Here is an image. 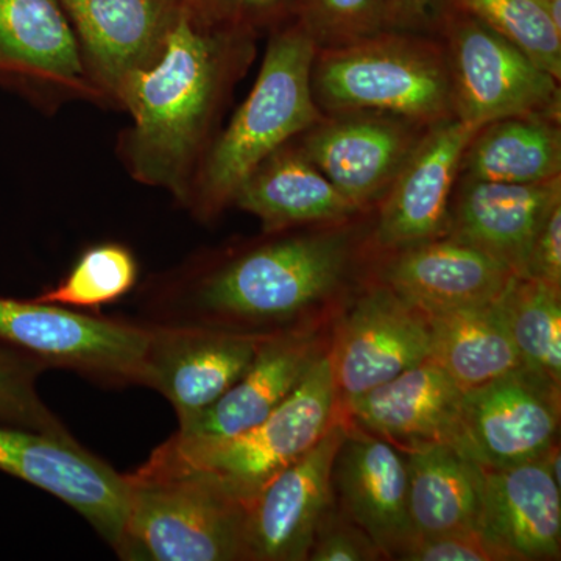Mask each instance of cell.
I'll list each match as a JSON object with an SVG mask.
<instances>
[{
	"instance_id": "18",
	"label": "cell",
	"mask_w": 561,
	"mask_h": 561,
	"mask_svg": "<svg viewBox=\"0 0 561 561\" xmlns=\"http://www.w3.org/2000/svg\"><path fill=\"white\" fill-rule=\"evenodd\" d=\"M79 39L84 66L105 105L117 106L133 76L160 58L176 0H58Z\"/></svg>"
},
{
	"instance_id": "1",
	"label": "cell",
	"mask_w": 561,
	"mask_h": 561,
	"mask_svg": "<svg viewBox=\"0 0 561 561\" xmlns=\"http://www.w3.org/2000/svg\"><path fill=\"white\" fill-rule=\"evenodd\" d=\"M371 214L191 254L136 294V320L267 335L330 321L368 278Z\"/></svg>"
},
{
	"instance_id": "37",
	"label": "cell",
	"mask_w": 561,
	"mask_h": 561,
	"mask_svg": "<svg viewBox=\"0 0 561 561\" xmlns=\"http://www.w3.org/2000/svg\"><path fill=\"white\" fill-rule=\"evenodd\" d=\"M449 0H386L387 31L437 35Z\"/></svg>"
},
{
	"instance_id": "2",
	"label": "cell",
	"mask_w": 561,
	"mask_h": 561,
	"mask_svg": "<svg viewBox=\"0 0 561 561\" xmlns=\"http://www.w3.org/2000/svg\"><path fill=\"white\" fill-rule=\"evenodd\" d=\"M257 39L206 27L180 7L160 58L133 76L117 101L131 119L117 154L133 180L183 206L232 91L256 58Z\"/></svg>"
},
{
	"instance_id": "4",
	"label": "cell",
	"mask_w": 561,
	"mask_h": 561,
	"mask_svg": "<svg viewBox=\"0 0 561 561\" xmlns=\"http://www.w3.org/2000/svg\"><path fill=\"white\" fill-rule=\"evenodd\" d=\"M127 482L119 559L247 561V504L209 472L151 454Z\"/></svg>"
},
{
	"instance_id": "36",
	"label": "cell",
	"mask_w": 561,
	"mask_h": 561,
	"mask_svg": "<svg viewBox=\"0 0 561 561\" xmlns=\"http://www.w3.org/2000/svg\"><path fill=\"white\" fill-rule=\"evenodd\" d=\"M523 276L561 289V201L538 228Z\"/></svg>"
},
{
	"instance_id": "24",
	"label": "cell",
	"mask_w": 561,
	"mask_h": 561,
	"mask_svg": "<svg viewBox=\"0 0 561 561\" xmlns=\"http://www.w3.org/2000/svg\"><path fill=\"white\" fill-rule=\"evenodd\" d=\"M232 206L257 217L265 232L341 224L368 214L343 197L294 139L243 180Z\"/></svg>"
},
{
	"instance_id": "28",
	"label": "cell",
	"mask_w": 561,
	"mask_h": 561,
	"mask_svg": "<svg viewBox=\"0 0 561 561\" xmlns=\"http://www.w3.org/2000/svg\"><path fill=\"white\" fill-rule=\"evenodd\" d=\"M497 302L524 368L561 387V289L515 275Z\"/></svg>"
},
{
	"instance_id": "13",
	"label": "cell",
	"mask_w": 561,
	"mask_h": 561,
	"mask_svg": "<svg viewBox=\"0 0 561 561\" xmlns=\"http://www.w3.org/2000/svg\"><path fill=\"white\" fill-rule=\"evenodd\" d=\"M561 387L522 368L463 393L461 453L483 468L541 459L559 445Z\"/></svg>"
},
{
	"instance_id": "30",
	"label": "cell",
	"mask_w": 561,
	"mask_h": 561,
	"mask_svg": "<svg viewBox=\"0 0 561 561\" xmlns=\"http://www.w3.org/2000/svg\"><path fill=\"white\" fill-rule=\"evenodd\" d=\"M449 5L467 11L561 80V32L542 0H449Z\"/></svg>"
},
{
	"instance_id": "32",
	"label": "cell",
	"mask_w": 561,
	"mask_h": 561,
	"mask_svg": "<svg viewBox=\"0 0 561 561\" xmlns=\"http://www.w3.org/2000/svg\"><path fill=\"white\" fill-rule=\"evenodd\" d=\"M294 21L317 49H335L387 31L386 0H297Z\"/></svg>"
},
{
	"instance_id": "9",
	"label": "cell",
	"mask_w": 561,
	"mask_h": 561,
	"mask_svg": "<svg viewBox=\"0 0 561 561\" xmlns=\"http://www.w3.org/2000/svg\"><path fill=\"white\" fill-rule=\"evenodd\" d=\"M339 400H353L430 359V317L370 275L332 323Z\"/></svg>"
},
{
	"instance_id": "21",
	"label": "cell",
	"mask_w": 561,
	"mask_h": 561,
	"mask_svg": "<svg viewBox=\"0 0 561 561\" xmlns=\"http://www.w3.org/2000/svg\"><path fill=\"white\" fill-rule=\"evenodd\" d=\"M465 391L427 359L360 397L342 402L343 416L402 453L431 445L459 449Z\"/></svg>"
},
{
	"instance_id": "34",
	"label": "cell",
	"mask_w": 561,
	"mask_h": 561,
	"mask_svg": "<svg viewBox=\"0 0 561 561\" xmlns=\"http://www.w3.org/2000/svg\"><path fill=\"white\" fill-rule=\"evenodd\" d=\"M379 560H386V557L378 545L334 501L317 527L308 561Z\"/></svg>"
},
{
	"instance_id": "11",
	"label": "cell",
	"mask_w": 561,
	"mask_h": 561,
	"mask_svg": "<svg viewBox=\"0 0 561 561\" xmlns=\"http://www.w3.org/2000/svg\"><path fill=\"white\" fill-rule=\"evenodd\" d=\"M334 320L267 335L241 378L206 411L179 427L162 443V448L172 453L195 451L253 430L289 397L312 365L328 353Z\"/></svg>"
},
{
	"instance_id": "35",
	"label": "cell",
	"mask_w": 561,
	"mask_h": 561,
	"mask_svg": "<svg viewBox=\"0 0 561 561\" xmlns=\"http://www.w3.org/2000/svg\"><path fill=\"white\" fill-rule=\"evenodd\" d=\"M402 561H502L479 531H456L421 538L402 553Z\"/></svg>"
},
{
	"instance_id": "16",
	"label": "cell",
	"mask_w": 561,
	"mask_h": 561,
	"mask_svg": "<svg viewBox=\"0 0 561 561\" xmlns=\"http://www.w3.org/2000/svg\"><path fill=\"white\" fill-rule=\"evenodd\" d=\"M346 434L342 416L312 449L265 483L247 505V561H308L334 504L332 468Z\"/></svg>"
},
{
	"instance_id": "14",
	"label": "cell",
	"mask_w": 561,
	"mask_h": 561,
	"mask_svg": "<svg viewBox=\"0 0 561 561\" xmlns=\"http://www.w3.org/2000/svg\"><path fill=\"white\" fill-rule=\"evenodd\" d=\"M478 128L454 117L426 131L373 210V257L446 234L461 154Z\"/></svg>"
},
{
	"instance_id": "6",
	"label": "cell",
	"mask_w": 561,
	"mask_h": 561,
	"mask_svg": "<svg viewBox=\"0 0 561 561\" xmlns=\"http://www.w3.org/2000/svg\"><path fill=\"white\" fill-rule=\"evenodd\" d=\"M342 416L330 354L324 353L253 430L195 451L172 453L158 446L151 454L209 472L249 505L265 483L312 449Z\"/></svg>"
},
{
	"instance_id": "38",
	"label": "cell",
	"mask_w": 561,
	"mask_h": 561,
	"mask_svg": "<svg viewBox=\"0 0 561 561\" xmlns=\"http://www.w3.org/2000/svg\"><path fill=\"white\" fill-rule=\"evenodd\" d=\"M549 20L561 32V0H542Z\"/></svg>"
},
{
	"instance_id": "22",
	"label": "cell",
	"mask_w": 561,
	"mask_h": 561,
	"mask_svg": "<svg viewBox=\"0 0 561 561\" xmlns=\"http://www.w3.org/2000/svg\"><path fill=\"white\" fill-rule=\"evenodd\" d=\"M560 201L561 176L546 183L507 184L459 175L445 236L523 276L535 234Z\"/></svg>"
},
{
	"instance_id": "19",
	"label": "cell",
	"mask_w": 561,
	"mask_h": 561,
	"mask_svg": "<svg viewBox=\"0 0 561 561\" xmlns=\"http://www.w3.org/2000/svg\"><path fill=\"white\" fill-rule=\"evenodd\" d=\"M345 421V438L332 468L335 504L370 535L386 560H400L415 542L405 454Z\"/></svg>"
},
{
	"instance_id": "15",
	"label": "cell",
	"mask_w": 561,
	"mask_h": 561,
	"mask_svg": "<svg viewBox=\"0 0 561 561\" xmlns=\"http://www.w3.org/2000/svg\"><path fill=\"white\" fill-rule=\"evenodd\" d=\"M267 335L149 324L140 386L164 397L184 426L241 378Z\"/></svg>"
},
{
	"instance_id": "23",
	"label": "cell",
	"mask_w": 561,
	"mask_h": 561,
	"mask_svg": "<svg viewBox=\"0 0 561 561\" xmlns=\"http://www.w3.org/2000/svg\"><path fill=\"white\" fill-rule=\"evenodd\" d=\"M548 454L513 467H482L479 531L502 561L560 560L561 494Z\"/></svg>"
},
{
	"instance_id": "25",
	"label": "cell",
	"mask_w": 561,
	"mask_h": 561,
	"mask_svg": "<svg viewBox=\"0 0 561 561\" xmlns=\"http://www.w3.org/2000/svg\"><path fill=\"white\" fill-rule=\"evenodd\" d=\"M404 454L415 541L456 531H479L483 491L481 465L445 443Z\"/></svg>"
},
{
	"instance_id": "7",
	"label": "cell",
	"mask_w": 561,
	"mask_h": 561,
	"mask_svg": "<svg viewBox=\"0 0 561 561\" xmlns=\"http://www.w3.org/2000/svg\"><path fill=\"white\" fill-rule=\"evenodd\" d=\"M147 339L149 324L136 319L0 295V341L108 389L140 386Z\"/></svg>"
},
{
	"instance_id": "33",
	"label": "cell",
	"mask_w": 561,
	"mask_h": 561,
	"mask_svg": "<svg viewBox=\"0 0 561 561\" xmlns=\"http://www.w3.org/2000/svg\"><path fill=\"white\" fill-rule=\"evenodd\" d=\"M198 24L220 31L245 32L261 38L289 24L297 0H176Z\"/></svg>"
},
{
	"instance_id": "26",
	"label": "cell",
	"mask_w": 561,
	"mask_h": 561,
	"mask_svg": "<svg viewBox=\"0 0 561 561\" xmlns=\"http://www.w3.org/2000/svg\"><path fill=\"white\" fill-rule=\"evenodd\" d=\"M427 317L430 360L461 390L478 389L524 368L497 298Z\"/></svg>"
},
{
	"instance_id": "8",
	"label": "cell",
	"mask_w": 561,
	"mask_h": 561,
	"mask_svg": "<svg viewBox=\"0 0 561 561\" xmlns=\"http://www.w3.org/2000/svg\"><path fill=\"white\" fill-rule=\"evenodd\" d=\"M437 36L448 57L456 119L478 127L504 117L561 119L560 80L500 33L449 7Z\"/></svg>"
},
{
	"instance_id": "27",
	"label": "cell",
	"mask_w": 561,
	"mask_h": 561,
	"mask_svg": "<svg viewBox=\"0 0 561 561\" xmlns=\"http://www.w3.org/2000/svg\"><path fill=\"white\" fill-rule=\"evenodd\" d=\"M459 175L507 184L560 179V121L516 116L481 125L465 147Z\"/></svg>"
},
{
	"instance_id": "17",
	"label": "cell",
	"mask_w": 561,
	"mask_h": 561,
	"mask_svg": "<svg viewBox=\"0 0 561 561\" xmlns=\"http://www.w3.org/2000/svg\"><path fill=\"white\" fill-rule=\"evenodd\" d=\"M0 77L24 84L50 110L69 101L105 105L58 0H0Z\"/></svg>"
},
{
	"instance_id": "10",
	"label": "cell",
	"mask_w": 561,
	"mask_h": 561,
	"mask_svg": "<svg viewBox=\"0 0 561 561\" xmlns=\"http://www.w3.org/2000/svg\"><path fill=\"white\" fill-rule=\"evenodd\" d=\"M431 127L378 113L323 114L294 139L343 197L362 213H373Z\"/></svg>"
},
{
	"instance_id": "3",
	"label": "cell",
	"mask_w": 561,
	"mask_h": 561,
	"mask_svg": "<svg viewBox=\"0 0 561 561\" xmlns=\"http://www.w3.org/2000/svg\"><path fill=\"white\" fill-rule=\"evenodd\" d=\"M317 47L297 22L268 33L260 73L227 128L217 133L195 173L183 208L209 224L231 208L236 192L265 158L312 127L323 114L313 102Z\"/></svg>"
},
{
	"instance_id": "31",
	"label": "cell",
	"mask_w": 561,
	"mask_h": 561,
	"mask_svg": "<svg viewBox=\"0 0 561 561\" xmlns=\"http://www.w3.org/2000/svg\"><path fill=\"white\" fill-rule=\"evenodd\" d=\"M46 370L41 362L0 341V424L73 438L41 398L38 379Z\"/></svg>"
},
{
	"instance_id": "5",
	"label": "cell",
	"mask_w": 561,
	"mask_h": 561,
	"mask_svg": "<svg viewBox=\"0 0 561 561\" xmlns=\"http://www.w3.org/2000/svg\"><path fill=\"white\" fill-rule=\"evenodd\" d=\"M311 88L321 114L378 111L426 127L454 119L448 57L437 35L382 31L317 49Z\"/></svg>"
},
{
	"instance_id": "12",
	"label": "cell",
	"mask_w": 561,
	"mask_h": 561,
	"mask_svg": "<svg viewBox=\"0 0 561 561\" xmlns=\"http://www.w3.org/2000/svg\"><path fill=\"white\" fill-rule=\"evenodd\" d=\"M0 471L65 502L114 552L119 548L127 518V474L76 438L0 424Z\"/></svg>"
},
{
	"instance_id": "29",
	"label": "cell",
	"mask_w": 561,
	"mask_h": 561,
	"mask_svg": "<svg viewBox=\"0 0 561 561\" xmlns=\"http://www.w3.org/2000/svg\"><path fill=\"white\" fill-rule=\"evenodd\" d=\"M138 280L139 264L130 247L99 242L81 251L69 272L55 286L36 295L35 300L95 312L127 297Z\"/></svg>"
},
{
	"instance_id": "20",
	"label": "cell",
	"mask_w": 561,
	"mask_h": 561,
	"mask_svg": "<svg viewBox=\"0 0 561 561\" xmlns=\"http://www.w3.org/2000/svg\"><path fill=\"white\" fill-rule=\"evenodd\" d=\"M370 276L426 316L500 298L515 273L449 236L373 257Z\"/></svg>"
}]
</instances>
